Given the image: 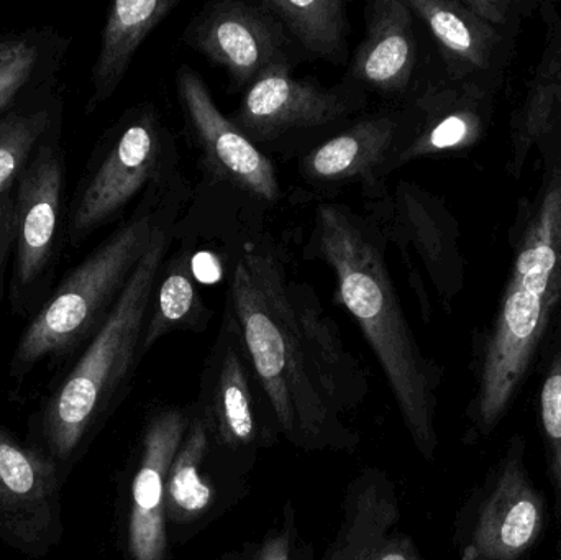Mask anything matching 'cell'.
<instances>
[{
    "label": "cell",
    "mask_w": 561,
    "mask_h": 560,
    "mask_svg": "<svg viewBox=\"0 0 561 560\" xmlns=\"http://www.w3.org/2000/svg\"><path fill=\"white\" fill-rule=\"evenodd\" d=\"M226 305L284 436L304 450L352 446L342 418L368 393L365 367L313 286L287 272L268 236L242 243Z\"/></svg>",
    "instance_id": "6da1fadb"
},
{
    "label": "cell",
    "mask_w": 561,
    "mask_h": 560,
    "mask_svg": "<svg viewBox=\"0 0 561 560\" xmlns=\"http://www.w3.org/2000/svg\"><path fill=\"white\" fill-rule=\"evenodd\" d=\"M378 226L346 204L320 201L304 256L335 276V305L352 315L378 358L419 453L434 459L437 370L424 357L389 273Z\"/></svg>",
    "instance_id": "7a4b0ae2"
},
{
    "label": "cell",
    "mask_w": 561,
    "mask_h": 560,
    "mask_svg": "<svg viewBox=\"0 0 561 560\" xmlns=\"http://www.w3.org/2000/svg\"><path fill=\"white\" fill-rule=\"evenodd\" d=\"M193 197L186 176L141 197L130 216L55 286L30 319L13 352L10 375L25 378L45 358H61L89 344L107 321L164 220Z\"/></svg>",
    "instance_id": "3957f363"
},
{
    "label": "cell",
    "mask_w": 561,
    "mask_h": 560,
    "mask_svg": "<svg viewBox=\"0 0 561 560\" xmlns=\"http://www.w3.org/2000/svg\"><path fill=\"white\" fill-rule=\"evenodd\" d=\"M561 295V180L530 220L481 365L477 418L490 433L506 413Z\"/></svg>",
    "instance_id": "277c9868"
},
{
    "label": "cell",
    "mask_w": 561,
    "mask_h": 560,
    "mask_svg": "<svg viewBox=\"0 0 561 560\" xmlns=\"http://www.w3.org/2000/svg\"><path fill=\"white\" fill-rule=\"evenodd\" d=\"M180 214L161 224L114 311L69 372L45 414L51 456L68 460L141 358L148 306L161 266L176 239Z\"/></svg>",
    "instance_id": "5b68a950"
},
{
    "label": "cell",
    "mask_w": 561,
    "mask_h": 560,
    "mask_svg": "<svg viewBox=\"0 0 561 560\" xmlns=\"http://www.w3.org/2000/svg\"><path fill=\"white\" fill-rule=\"evenodd\" d=\"M176 138L153 102L125 108L95 141L66 209V243L81 247L151 191L183 180Z\"/></svg>",
    "instance_id": "8992f818"
},
{
    "label": "cell",
    "mask_w": 561,
    "mask_h": 560,
    "mask_svg": "<svg viewBox=\"0 0 561 560\" xmlns=\"http://www.w3.org/2000/svg\"><path fill=\"white\" fill-rule=\"evenodd\" d=\"M66 150L62 125L33 153L15 181L13 256L9 305L16 318L33 319L55 289L66 245Z\"/></svg>",
    "instance_id": "52a82bcc"
},
{
    "label": "cell",
    "mask_w": 561,
    "mask_h": 560,
    "mask_svg": "<svg viewBox=\"0 0 561 560\" xmlns=\"http://www.w3.org/2000/svg\"><path fill=\"white\" fill-rule=\"evenodd\" d=\"M363 213L394 247L424 319L431 318V293L450 305L461 286L457 229L447 207L419 184L399 180L375 199L363 201Z\"/></svg>",
    "instance_id": "ba28073f"
},
{
    "label": "cell",
    "mask_w": 561,
    "mask_h": 560,
    "mask_svg": "<svg viewBox=\"0 0 561 560\" xmlns=\"http://www.w3.org/2000/svg\"><path fill=\"white\" fill-rule=\"evenodd\" d=\"M174 84L184 135L197 151L203 184L242 199L252 210L278 206L284 191L275 163L217 107L203 76L183 65Z\"/></svg>",
    "instance_id": "9c48e42d"
},
{
    "label": "cell",
    "mask_w": 561,
    "mask_h": 560,
    "mask_svg": "<svg viewBox=\"0 0 561 560\" xmlns=\"http://www.w3.org/2000/svg\"><path fill=\"white\" fill-rule=\"evenodd\" d=\"M368 104V95L350 82L322 85L296 78L293 66H276L243 92L229 118L265 153H280L325 132L336 134Z\"/></svg>",
    "instance_id": "30bf717a"
},
{
    "label": "cell",
    "mask_w": 561,
    "mask_h": 560,
    "mask_svg": "<svg viewBox=\"0 0 561 560\" xmlns=\"http://www.w3.org/2000/svg\"><path fill=\"white\" fill-rule=\"evenodd\" d=\"M417 128V112L409 105H382L356 115L342 130L300 155V180L317 196L330 197L358 186L363 201L388 190L396 160Z\"/></svg>",
    "instance_id": "8fae6325"
},
{
    "label": "cell",
    "mask_w": 561,
    "mask_h": 560,
    "mask_svg": "<svg viewBox=\"0 0 561 560\" xmlns=\"http://www.w3.org/2000/svg\"><path fill=\"white\" fill-rule=\"evenodd\" d=\"M181 42L224 69L232 91L245 92L276 66L296 65V46L262 0L207 2L190 20Z\"/></svg>",
    "instance_id": "7c38bea8"
},
{
    "label": "cell",
    "mask_w": 561,
    "mask_h": 560,
    "mask_svg": "<svg viewBox=\"0 0 561 560\" xmlns=\"http://www.w3.org/2000/svg\"><path fill=\"white\" fill-rule=\"evenodd\" d=\"M61 533L55 462L0 427V536L42 558Z\"/></svg>",
    "instance_id": "4fadbf2b"
},
{
    "label": "cell",
    "mask_w": 561,
    "mask_h": 560,
    "mask_svg": "<svg viewBox=\"0 0 561 560\" xmlns=\"http://www.w3.org/2000/svg\"><path fill=\"white\" fill-rule=\"evenodd\" d=\"M414 13L408 0H373L365 7V36L356 46L343 81L386 105H401L414 78Z\"/></svg>",
    "instance_id": "5bb4252c"
},
{
    "label": "cell",
    "mask_w": 561,
    "mask_h": 560,
    "mask_svg": "<svg viewBox=\"0 0 561 560\" xmlns=\"http://www.w3.org/2000/svg\"><path fill=\"white\" fill-rule=\"evenodd\" d=\"M190 423L187 414L173 408L154 414L145 431L128 516V551L134 560L167 559L168 473Z\"/></svg>",
    "instance_id": "9a60e30c"
},
{
    "label": "cell",
    "mask_w": 561,
    "mask_h": 560,
    "mask_svg": "<svg viewBox=\"0 0 561 560\" xmlns=\"http://www.w3.org/2000/svg\"><path fill=\"white\" fill-rule=\"evenodd\" d=\"M253 375L240 338L239 324L229 306H224L222 321L204 372V416L213 436L229 449H243L259 441Z\"/></svg>",
    "instance_id": "2e32d148"
},
{
    "label": "cell",
    "mask_w": 561,
    "mask_h": 560,
    "mask_svg": "<svg viewBox=\"0 0 561 560\" xmlns=\"http://www.w3.org/2000/svg\"><path fill=\"white\" fill-rule=\"evenodd\" d=\"M543 503L519 457H507L481 505L463 560H517L539 539Z\"/></svg>",
    "instance_id": "e0dca14e"
},
{
    "label": "cell",
    "mask_w": 561,
    "mask_h": 560,
    "mask_svg": "<svg viewBox=\"0 0 561 560\" xmlns=\"http://www.w3.org/2000/svg\"><path fill=\"white\" fill-rule=\"evenodd\" d=\"M180 5L181 0H118L108 7L92 66L85 115L95 114L114 98L138 49Z\"/></svg>",
    "instance_id": "ac0fdd59"
},
{
    "label": "cell",
    "mask_w": 561,
    "mask_h": 560,
    "mask_svg": "<svg viewBox=\"0 0 561 560\" xmlns=\"http://www.w3.org/2000/svg\"><path fill=\"white\" fill-rule=\"evenodd\" d=\"M398 523L394 489L381 472L368 470L350 489L339 535L322 560H381Z\"/></svg>",
    "instance_id": "d6986e66"
},
{
    "label": "cell",
    "mask_w": 561,
    "mask_h": 560,
    "mask_svg": "<svg viewBox=\"0 0 561 560\" xmlns=\"http://www.w3.org/2000/svg\"><path fill=\"white\" fill-rule=\"evenodd\" d=\"M196 237H184L178 250H171L161 266L148 306L141 338V357L171 332H204L214 318L194 279Z\"/></svg>",
    "instance_id": "ffe728a7"
},
{
    "label": "cell",
    "mask_w": 561,
    "mask_h": 560,
    "mask_svg": "<svg viewBox=\"0 0 561 560\" xmlns=\"http://www.w3.org/2000/svg\"><path fill=\"white\" fill-rule=\"evenodd\" d=\"M411 104L417 112V128L396 160V171L421 158L460 150L480 137L481 117L471 107L467 89H428Z\"/></svg>",
    "instance_id": "44dd1931"
},
{
    "label": "cell",
    "mask_w": 561,
    "mask_h": 560,
    "mask_svg": "<svg viewBox=\"0 0 561 560\" xmlns=\"http://www.w3.org/2000/svg\"><path fill=\"white\" fill-rule=\"evenodd\" d=\"M56 79L23 95L0 115V193L15 184L43 140L65 125V95Z\"/></svg>",
    "instance_id": "7402d4cb"
},
{
    "label": "cell",
    "mask_w": 561,
    "mask_h": 560,
    "mask_svg": "<svg viewBox=\"0 0 561 560\" xmlns=\"http://www.w3.org/2000/svg\"><path fill=\"white\" fill-rule=\"evenodd\" d=\"M283 23L297 52L332 65L348 61V10L343 0H262Z\"/></svg>",
    "instance_id": "603a6c76"
},
{
    "label": "cell",
    "mask_w": 561,
    "mask_h": 560,
    "mask_svg": "<svg viewBox=\"0 0 561 560\" xmlns=\"http://www.w3.org/2000/svg\"><path fill=\"white\" fill-rule=\"evenodd\" d=\"M408 5L414 16H419L431 30L454 75L465 68H483L488 65L493 30L463 2L408 0Z\"/></svg>",
    "instance_id": "cb8c5ba5"
},
{
    "label": "cell",
    "mask_w": 561,
    "mask_h": 560,
    "mask_svg": "<svg viewBox=\"0 0 561 560\" xmlns=\"http://www.w3.org/2000/svg\"><path fill=\"white\" fill-rule=\"evenodd\" d=\"M213 439L206 416L191 420L167 480V519L190 523L209 512L214 489L204 476V460Z\"/></svg>",
    "instance_id": "d4e9b609"
},
{
    "label": "cell",
    "mask_w": 561,
    "mask_h": 560,
    "mask_svg": "<svg viewBox=\"0 0 561 560\" xmlns=\"http://www.w3.org/2000/svg\"><path fill=\"white\" fill-rule=\"evenodd\" d=\"M69 39L53 28H33L5 65L0 66V115L23 95L58 78Z\"/></svg>",
    "instance_id": "484cf974"
},
{
    "label": "cell",
    "mask_w": 561,
    "mask_h": 560,
    "mask_svg": "<svg viewBox=\"0 0 561 560\" xmlns=\"http://www.w3.org/2000/svg\"><path fill=\"white\" fill-rule=\"evenodd\" d=\"M561 104V46L547 56L540 68L529 99L526 102L519 127L516 128V155L526 158L536 141L552 127V118Z\"/></svg>",
    "instance_id": "4316f807"
},
{
    "label": "cell",
    "mask_w": 561,
    "mask_h": 560,
    "mask_svg": "<svg viewBox=\"0 0 561 560\" xmlns=\"http://www.w3.org/2000/svg\"><path fill=\"white\" fill-rule=\"evenodd\" d=\"M540 416L549 449L550 473L561 503V338L540 391Z\"/></svg>",
    "instance_id": "83f0119b"
},
{
    "label": "cell",
    "mask_w": 561,
    "mask_h": 560,
    "mask_svg": "<svg viewBox=\"0 0 561 560\" xmlns=\"http://www.w3.org/2000/svg\"><path fill=\"white\" fill-rule=\"evenodd\" d=\"M13 204H15V184L0 193V306L9 293L7 272L13 256Z\"/></svg>",
    "instance_id": "f1b7e54d"
},
{
    "label": "cell",
    "mask_w": 561,
    "mask_h": 560,
    "mask_svg": "<svg viewBox=\"0 0 561 560\" xmlns=\"http://www.w3.org/2000/svg\"><path fill=\"white\" fill-rule=\"evenodd\" d=\"M293 533L284 528L278 535L272 536L263 546L256 560H296L294 558Z\"/></svg>",
    "instance_id": "f546056e"
},
{
    "label": "cell",
    "mask_w": 561,
    "mask_h": 560,
    "mask_svg": "<svg viewBox=\"0 0 561 560\" xmlns=\"http://www.w3.org/2000/svg\"><path fill=\"white\" fill-rule=\"evenodd\" d=\"M463 3L488 25H500L506 19V2H500V0H463Z\"/></svg>",
    "instance_id": "4dcf8cb0"
},
{
    "label": "cell",
    "mask_w": 561,
    "mask_h": 560,
    "mask_svg": "<svg viewBox=\"0 0 561 560\" xmlns=\"http://www.w3.org/2000/svg\"><path fill=\"white\" fill-rule=\"evenodd\" d=\"M26 32L19 35V33H9V35H0V66L5 65L10 58L15 56L20 46L25 42Z\"/></svg>",
    "instance_id": "1f68e13d"
}]
</instances>
